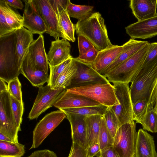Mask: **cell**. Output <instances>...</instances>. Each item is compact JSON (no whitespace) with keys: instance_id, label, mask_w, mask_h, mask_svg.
I'll list each match as a JSON object with an SVG mask.
<instances>
[{"instance_id":"obj_34","label":"cell","mask_w":157,"mask_h":157,"mask_svg":"<svg viewBox=\"0 0 157 157\" xmlns=\"http://www.w3.org/2000/svg\"><path fill=\"white\" fill-rule=\"evenodd\" d=\"M143 129L157 132V113L153 109L146 112L141 123Z\"/></svg>"},{"instance_id":"obj_19","label":"cell","mask_w":157,"mask_h":157,"mask_svg":"<svg viewBox=\"0 0 157 157\" xmlns=\"http://www.w3.org/2000/svg\"><path fill=\"white\" fill-rule=\"evenodd\" d=\"M149 43L131 38L123 45L122 49L116 59L100 73L104 76L128 58L134 55Z\"/></svg>"},{"instance_id":"obj_20","label":"cell","mask_w":157,"mask_h":157,"mask_svg":"<svg viewBox=\"0 0 157 157\" xmlns=\"http://www.w3.org/2000/svg\"><path fill=\"white\" fill-rule=\"evenodd\" d=\"M28 52L36 67L48 73V61L45 51L44 37L42 34L39 35L38 38L31 44Z\"/></svg>"},{"instance_id":"obj_48","label":"cell","mask_w":157,"mask_h":157,"mask_svg":"<svg viewBox=\"0 0 157 157\" xmlns=\"http://www.w3.org/2000/svg\"><path fill=\"white\" fill-rule=\"evenodd\" d=\"M0 140L6 142H14L10 138L1 132H0Z\"/></svg>"},{"instance_id":"obj_6","label":"cell","mask_w":157,"mask_h":157,"mask_svg":"<svg viewBox=\"0 0 157 157\" xmlns=\"http://www.w3.org/2000/svg\"><path fill=\"white\" fill-rule=\"evenodd\" d=\"M113 83L118 104L110 107L117 117L120 126L124 124L134 121L132 104L128 83L119 82Z\"/></svg>"},{"instance_id":"obj_24","label":"cell","mask_w":157,"mask_h":157,"mask_svg":"<svg viewBox=\"0 0 157 157\" xmlns=\"http://www.w3.org/2000/svg\"><path fill=\"white\" fill-rule=\"evenodd\" d=\"M14 32L16 38V53L19 64L21 68L29 48L34 41L33 34L24 27L16 30Z\"/></svg>"},{"instance_id":"obj_32","label":"cell","mask_w":157,"mask_h":157,"mask_svg":"<svg viewBox=\"0 0 157 157\" xmlns=\"http://www.w3.org/2000/svg\"><path fill=\"white\" fill-rule=\"evenodd\" d=\"M73 57L71 58L62 63L55 66L49 65L50 70L48 85L54 89L56 83L59 77L67 66L71 62Z\"/></svg>"},{"instance_id":"obj_46","label":"cell","mask_w":157,"mask_h":157,"mask_svg":"<svg viewBox=\"0 0 157 157\" xmlns=\"http://www.w3.org/2000/svg\"><path fill=\"white\" fill-rule=\"evenodd\" d=\"M9 6L17 9L22 10L24 5L21 0H3Z\"/></svg>"},{"instance_id":"obj_36","label":"cell","mask_w":157,"mask_h":157,"mask_svg":"<svg viewBox=\"0 0 157 157\" xmlns=\"http://www.w3.org/2000/svg\"><path fill=\"white\" fill-rule=\"evenodd\" d=\"M11 107L14 117L19 131H21V125L22 120V115L24 108L23 102L17 100L12 95H10Z\"/></svg>"},{"instance_id":"obj_35","label":"cell","mask_w":157,"mask_h":157,"mask_svg":"<svg viewBox=\"0 0 157 157\" xmlns=\"http://www.w3.org/2000/svg\"><path fill=\"white\" fill-rule=\"evenodd\" d=\"M148 99L139 100L132 104L133 119L136 123L141 124L146 113Z\"/></svg>"},{"instance_id":"obj_44","label":"cell","mask_w":157,"mask_h":157,"mask_svg":"<svg viewBox=\"0 0 157 157\" xmlns=\"http://www.w3.org/2000/svg\"><path fill=\"white\" fill-rule=\"evenodd\" d=\"M97 157H120L113 146L106 147L101 151Z\"/></svg>"},{"instance_id":"obj_41","label":"cell","mask_w":157,"mask_h":157,"mask_svg":"<svg viewBox=\"0 0 157 157\" xmlns=\"http://www.w3.org/2000/svg\"><path fill=\"white\" fill-rule=\"evenodd\" d=\"M151 109H153L157 113V81L149 97L146 112Z\"/></svg>"},{"instance_id":"obj_39","label":"cell","mask_w":157,"mask_h":157,"mask_svg":"<svg viewBox=\"0 0 157 157\" xmlns=\"http://www.w3.org/2000/svg\"><path fill=\"white\" fill-rule=\"evenodd\" d=\"M13 32L6 21L3 8L0 5V36Z\"/></svg>"},{"instance_id":"obj_12","label":"cell","mask_w":157,"mask_h":157,"mask_svg":"<svg viewBox=\"0 0 157 157\" xmlns=\"http://www.w3.org/2000/svg\"><path fill=\"white\" fill-rule=\"evenodd\" d=\"M23 26L33 34L46 33L47 29L40 16L34 0H25Z\"/></svg>"},{"instance_id":"obj_40","label":"cell","mask_w":157,"mask_h":157,"mask_svg":"<svg viewBox=\"0 0 157 157\" xmlns=\"http://www.w3.org/2000/svg\"><path fill=\"white\" fill-rule=\"evenodd\" d=\"M78 40L79 56L85 53L94 47L89 40L82 35H78Z\"/></svg>"},{"instance_id":"obj_7","label":"cell","mask_w":157,"mask_h":157,"mask_svg":"<svg viewBox=\"0 0 157 157\" xmlns=\"http://www.w3.org/2000/svg\"><path fill=\"white\" fill-rule=\"evenodd\" d=\"M8 90L0 93V132L19 143L17 126L12 110Z\"/></svg>"},{"instance_id":"obj_9","label":"cell","mask_w":157,"mask_h":157,"mask_svg":"<svg viewBox=\"0 0 157 157\" xmlns=\"http://www.w3.org/2000/svg\"><path fill=\"white\" fill-rule=\"evenodd\" d=\"M66 90L64 88L52 89L47 85L39 87V90L33 107L28 118L30 120L37 119L59 98Z\"/></svg>"},{"instance_id":"obj_18","label":"cell","mask_w":157,"mask_h":157,"mask_svg":"<svg viewBox=\"0 0 157 157\" xmlns=\"http://www.w3.org/2000/svg\"><path fill=\"white\" fill-rule=\"evenodd\" d=\"M65 113L71 124L72 142L77 143L85 148L86 136V116L75 113Z\"/></svg>"},{"instance_id":"obj_11","label":"cell","mask_w":157,"mask_h":157,"mask_svg":"<svg viewBox=\"0 0 157 157\" xmlns=\"http://www.w3.org/2000/svg\"><path fill=\"white\" fill-rule=\"evenodd\" d=\"M39 13L46 25L47 31L55 40L65 39L57 15L49 0H34Z\"/></svg>"},{"instance_id":"obj_21","label":"cell","mask_w":157,"mask_h":157,"mask_svg":"<svg viewBox=\"0 0 157 157\" xmlns=\"http://www.w3.org/2000/svg\"><path fill=\"white\" fill-rule=\"evenodd\" d=\"M135 157H157L153 137L141 128L137 132Z\"/></svg>"},{"instance_id":"obj_10","label":"cell","mask_w":157,"mask_h":157,"mask_svg":"<svg viewBox=\"0 0 157 157\" xmlns=\"http://www.w3.org/2000/svg\"><path fill=\"white\" fill-rule=\"evenodd\" d=\"M74 59L77 66V71L67 89L92 84L110 82L106 77L98 72L91 65L83 63L76 58Z\"/></svg>"},{"instance_id":"obj_33","label":"cell","mask_w":157,"mask_h":157,"mask_svg":"<svg viewBox=\"0 0 157 157\" xmlns=\"http://www.w3.org/2000/svg\"><path fill=\"white\" fill-rule=\"evenodd\" d=\"M103 116L107 127L114 138L120 127L117 117L111 107H108Z\"/></svg>"},{"instance_id":"obj_31","label":"cell","mask_w":157,"mask_h":157,"mask_svg":"<svg viewBox=\"0 0 157 157\" xmlns=\"http://www.w3.org/2000/svg\"><path fill=\"white\" fill-rule=\"evenodd\" d=\"M113 138L108 128L103 116L100 121L98 135V143L101 151L110 146H113Z\"/></svg>"},{"instance_id":"obj_22","label":"cell","mask_w":157,"mask_h":157,"mask_svg":"<svg viewBox=\"0 0 157 157\" xmlns=\"http://www.w3.org/2000/svg\"><path fill=\"white\" fill-rule=\"evenodd\" d=\"M157 0H131L129 7L138 21L157 15Z\"/></svg>"},{"instance_id":"obj_17","label":"cell","mask_w":157,"mask_h":157,"mask_svg":"<svg viewBox=\"0 0 157 157\" xmlns=\"http://www.w3.org/2000/svg\"><path fill=\"white\" fill-rule=\"evenodd\" d=\"M71 48L70 43L65 39L52 41L47 54L48 65L55 66L72 57L70 54Z\"/></svg>"},{"instance_id":"obj_4","label":"cell","mask_w":157,"mask_h":157,"mask_svg":"<svg viewBox=\"0 0 157 157\" xmlns=\"http://www.w3.org/2000/svg\"><path fill=\"white\" fill-rule=\"evenodd\" d=\"M67 90L86 97L108 107L118 104L114 87L110 82L92 84Z\"/></svg>"},{"instance_id":"obj_26","label":"cell","mask_w":157,"mask_h":157,"mask_svg":"<svg viewBox=\"0 0 157 157\" xmlns=\"http://www.w3.org/2000/svg\"><path fill=\"white\" fill-rule=\"evenodd\" d=\"M77 66L73 58L70 63L67 66L58 78L54 89H67L70 86L71 81L77 71Z\"/></svg>"},{"instance_id":"obj_25","label":"cell","mask_w":157,"mask_h":157,"mask_svg":"<svg viewBox=\"0 0 157 157\" xmlns=\"http://www.w3.org/2000/svg\"><path fill=\"white\" fill-rule=\"evenodd\" d=\"M102 116L94 115L86 117V142L85 148L98 143L100 121Z\"/></svg>"},{"instance_id":"obj_28","label":"cell","mask_w":157,"mask_h":157,"mask_svg":"<svg viewBox=\"0 0 157 157\" xmlns=\"http://www.w3.org/2000/svg\"><path fill=\"white\" fill-rule=\"evenodd\" d=\"M0 5L3 8L6 21L13 32L23 27V16L12 9L3 0H0Z\"/></svg>"},{"instance_id":"obj_27","label":"cell","mask_w":157,"mask_h":157,"mask_svg":"<svg viewBox=\"0 0 157 157\" xmlns=\"http://www.w3.org/2000/svg\"><path fill=\"white\" fill-rule=\"evenodd\" d=\"M25 153L24 145L0 140V157H21Z\"/></svg>"},{"instance_id":"obj_8","label":"cell","mask_w":157,"mask_h":157,"mask_svg":"<svg viewBox=\"0 0 157 157\" xmlns=\"http://www.w3.org/2000/svg\"><path fill=\"white\" fill-rule=\"evenodd\" d=\"M66 117L65 113L60 109L46 115L33 130L32 143L29 150L38 147Z\"/></svg>"},{"instance_id":"obj_43","label":"cell","mask_w":157,"mask_h":157,"mask_svg":"<svg viewBox=\"0 0 157 157\" xmlns=\"http://www.w3.org/2000/svg\"><path fill=\"white\" fill-rule=\"evenodd\" d=\"M29 157H57L53 151L48 149L36 151L30 155Z\"/></svg>"},{"instance_id":"obj_16","label":"cell","mask_w":157,"mask_h":157,"mask_svg":"<svg viewBox=\"0 0 157 157\" xmlns=\"http://www.w3.org/2000/svg\"><path fill=\"white\" fill-rule=\"evenodd\" d=\"M100 105L98 102L88 98L70 92L66 89L53 106L62 109Z\"/></svg>"},{"instance_id":"obj_42","label":"cell","mask_w":157,"mask_h":157,"mask_svg":"<svg viewBox=\"0 0 157 157\" xmlns=\"http://www.w3.org/2000/svg\"><path fill=\"white\" fill-rule=\"evenodd\" d=\"M72 157H88L87 149L76 142H72Z\"/></svg>"},{"instance_id":"obj_45","label":"cell","mask_w":157,"mask_h":157,"mask_svg":"<svg viewBox=\"0 0 157 157\" xmlns=\"http://www.w3.org/2000/svg\"><path fill=\"white\" fill-rule=\"evenodd\" d=\"M88 157H93L97 156L101 151L98 143L94 144L89 147L87 149Z\"/></svg>"},{"instance_id":"obj_1","label":"cell","mask_w":157,"mask_h":157,"mask_svg":"<svg viewBox=\"0 0 157 157\" xmlns=\"http://www.w3.org/2000/svg\"><path fill=\"white\" fill-rule=\"evenodd\" d=\"M75 25L77 35L84 36L99 51L113 46L109 38L105 20L98 12L84 20L78 21Z\"/></svg>"},{"instance_id":"obj_15","label":"cell","mask_w":157,"mask_h":157,"mask_svg":"<svg viewBox=\"0 0 157 157\" xmlns=\"http://www.w3.org/2000/svg\"><path fill=\"white\" fill-rule=\"evenodd\" d=\"M21 73L25 77L35 86L39 87L48 82V73L38 69L30 58L28 52L23 61Z\"/></svg>"},{"instance_id":"obj_13","label":"cell","mask_w":157,"mask_h":157,"mask_svg":"<svg viewBox=\"0 0 157 157\" xmlns=\"http://www.w3.org/2000/svg\"><path fill=\"white\" fill-rule=\"evenodd\" d=\"M49 1L57 15L65 39L72 42H75V25L71 22L67 12V6L68 0Z\"/></svg>"},{"instance_id":"obj_50","label":"cell","mask_w":157,"mask_h":157,"mask_svg":"<svg viewBox=\"0 0 157 157\" xmlns=\"http://www.w3.org/2000/svg\"><path fill=\"white\" fill-rule=\"evenodd\" d=\"M28 157H29V156H28Z\"/></svg>"},{"instance_id":"obj_38","label":"cell","mask_w":157,"mask_h":157,"mask_svg":"<svg viewBox=\"0 0 157 157\" xmlns=\"http://www.w3.org/2000/svg\"><path fill=\"white\" fill-rule=\"evenodd\" d=\"M99 51L95 47H94L76 58L83 63L92 65L94 63Z\"/></svg>"},{"instance_id":"obj_29","label":"cell","mask_w":157,"mask_h":157,"mask_svg":"<svg viewBox=\"0 0 157 157\" xmlns=\"http://www.w3.org/2000/svg\"><path fill=\"white\" fill-rule=\"evenodd\" d=\"M94 8L93 6L75 4L68 0L67 10L70 17L82 21L91 15Z\"/></svg>"},{"instance_id":"obj_5","label":"cell","mask_w":157,"mask_h":157,"mask_svg":"<svg viewBox=\"0 0 157 157\" xmlns=\"http://www.w3.org/2000/svg\"><path fill=\"white\" fill-rule=\"evenodd\" d=\"M137 134L134 121L119 127L113 138V146L120 157H135Z\"/></svg>"},{"instance_id":"obj_37","label":"cell","mask_w":157,"mask_h":157,"mask_svg":"<svg viewBox=\"0 0 157 157\" xmlns=\"http://www.w3.org/2000/svg\"><path fill=\"white\" fill-rule=\"evenodd\" d=\"M8 90L11 95L20 101L23 102L21 84L18 77L8 83Z\"/></svg>"},{"instance_id":"obj_3","label":"cell","mask_w":157,"mask_h":157,"mask_svg":"<svg viewBox=\"0 0 157 157\" xmlns=\"http://www.w3.org/2000/svg\"><path fill=\"white\" fill-rule=\"evenodd\" d=\"M149 43L104 76L109 81L129 83L135 79L142 66L150 47Z\"/></svg>"},{"instance_id":"obj_23","label":"cell","mask_w":157,"mask_h":157,"mask_svg":"<svg viewBox=\"0 0 157 157\" xmlns=\"http://www.w3.org/2000/svg\"><path fill=\"white\" fill-rule=\"evenodd\" d=\"M122 49V45H113L110 48L99 51L91 66L100 74L116 59Z\"/></svg>"},{"instance_id":"obj_2","label":"cell","mask_w":157,"mask_h":157,"mask_svg":"<svg viewBox=\"0 0 157 157\" xmlns=\"http://www.w3.org/2000/svg\"><path fill=\"white\" fill-rule=\"evenodd\" d=\"M14 32L0 36V78L8 83L21 73Z\"/></svg>"},{"instance_id":"obj_14","label":"cell","mask_w":157,"mask_h":157,"mask_svg":"<svg viewBox=\"0 0 157 157\" xmlns=\"http://www.w3.org/2000/svg\"><path fill=\"white\" fill-rule=\"evenodd\" d=\"M131 38L145 39L157 36V15L153 17L137 21L125 28Z\"/></svg>"},{"instance_id":"obj_30","label":"cell","mask_w":157,"mask_h":157,"mask_svg":"<svg viewBox=\"0 0 157 157\" xmlns=\"http://www.w3.org/2000/svg\"><path fill=\"white\" fill-rule=\"evenodd\" d=\"M108 107L100 104L77 108L60 109L64 112L75 113L86 117L94 115L103 116Z\"/></svg>"},{"instance_id":"obj_49","label":"cell","mask_w":157,"mask_h":157,"mask_svg":"<svg viewBox=\"0 0 157 157\" xmlns=\"http://www.w3.org/2000/svg\"><path fill=\"white\" fill-rule=\"evenodd\" d=\"M68 157H72V152L71 150Z\"/></svg>"},{"instance_id":"obj_47","label":"cell","mask_w":157,"mask_h":157,"mask_svg":"<svg viewBox=\"0 0 157 157\" xmlns=\"http://www.w3.org/2000/svg\"><path fill=\"white\" fill-rule=\"evenodd\" d=\"M5 82L0 78V93L8 90V86Z\"/></svg>"}]
</instances>
